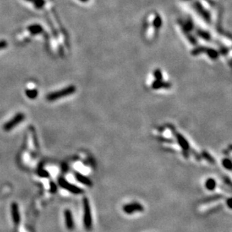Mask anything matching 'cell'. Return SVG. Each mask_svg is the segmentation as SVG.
Instances as JSON below:
<instances>
[{"label":"cell","mask_w":232,"mask_h":232,"mask_svg":"<svg viewBox=\"0 0 232 232\" xmlns=\"http://www.w3.org/2000/svg\"><path fill=\"white\" fill-rule=\"evenodd\" d=\"M162 24L163 21L159 14L153 11L149 13L144 25V34L146 40L149 41L155 40L162 29Z\"/></svg>","instance_id":"1"},{"label":"cell","mask_w":232,"mask_h":232,"mask_svg":"<svg viewBox=\"0 0 232 232\" xmlns=\"http://www.w3.org/2000/svg\"><path fill=\"white\" fill-rule=\"evenodd\" d=\"M152 77L154 80L151 84V88L152 89H168L170 87V84L168 81L164 80L165 74L164 72L159 69H155L152 73Z\"/></svg>","instance_id":"2"},{"label":"cell","mask_w":232,"mask_h":232,"mask_svg":"<svg viewBox=\"0 0 232 232\" xmlns=\"http://www.w3.org/2000/svg\"><path fill=\"white\" fill-rule=\"evenodd\" d=\"M76 92V87L74 85L68 86V87H65V88L60 89V90L55 91L49 93L46 97L48 102H54V101L57 100V99H62V98L67 97L72 95L73 93Z\"/></svg>","instance_id":"3"},{"label":"cell","mask_w":232,"mask_h":232,"mask_svg":"<svg viewBox=\"0 0 232 232\" xmlns=\"http://www.w3.org/2000/svg\"><path fill=\"white\" fill-rule=\"evenodd\" d=\"M83 206H84V228L87 231H90L92 227V218L89 200L87 198H84V199H83Z\"/></svg>","instance_id":"4"},{"label":"cell","mask_w":232,"mask_h":232,"mask_svg":"<svg viewBox=\"0 0 232 232\" xmlns=\"http://www.w3.org/2000/svg\"><path fill=\"white\" fill-rule=\"evenodd\" d=\"M58 183H59V186L63 188L64 189L67 190L68 192H71V193L74 194V195H80V194L84 193V190L83 189L69 183L63 177H59V180H58Z\"/></svg>","instance_id":"5"},{"label":"cell","mask_w":232,"mask_h":232,"mask_svg":"<svg viewBox=\"0 0 232 232\" xmlns=\"http://www.w3.org/2000/svg\"><path fill=\"white\" fill-rule=\"evenodd\" d=\"M25 119V115L23 113H18L17 114H16L11 120H9L8 122H6V124L3 126V129L6 132L11 130L12 129H14V127H16L17 125L19 123H21V122L24 120Z\"/></svg>","instance_id":"6"},{"label":"cell","mask_w":232,"mask_h":232,"mask_svg":"<svg viewBox=\"0 0 232 232\" xmlns=\"http://www.w3.org/2000/svg\"><path fill=\"white\" fill-rule=\"evenodd\" d=\"M144 210V206L138 202H132L127 204L122 207V210L127 214H132L135 212H143Z\"/></svg>","instance_id":"7"},{"label":"cell","mask_w":232,"mask_h":232,"mask_svg":"<svg viewBox=\"0 0 232 232\" xmlns=\"http://www.w3.org/2000/svg\"><path fill=\"white\" fill-rule=\"evenodd\" d=\"M174 136L176 137L177 143L180 146V147L183 150V152H185V154L188 153L189 150L190 149V145L189 144L188 140L181 134L179 133V132H174Z\"/></svg>","instance_id":"8"},{"label":"cell","mask_w":232,"mask_h":232,"mask_svg":"<svg viewBox=\"0 0 232 232\" xmlns=\"http://www.w3.org/2000/svg\"><path fill=\"white\" fill-rule=\"evenodd\" d=\"M65 221V225L67 229L72 231L74 228V219H73L72 213L69 209H66L64 211Z\"/></svg>","instance_id":"9"},{"label":"cell","mask_w":232,"mask_h":232,"mask_svg":"<svg viewBox=\"0 0 232 232\" xmlns=\"http://www.w3.org/2000/svg\"><path fill=\"white\" fill-rule=\"evenodd\" d=\"M74 177H75V179L79 183H82V184L89 187L92 186V180H91L89 177H86L85 175L79 173V172H76V173H74Z\"/></svg>","instance_id":"10"},{"label":"cell","mask_w":232,"mask_h":232,"mask_svg":"<svg viewBox=\"0 0 232 232\" xmlns=\"http://www.w3.org/2000/svg\"><path fill=\"white\" fill-rule=\"evenodd\" d=\"M11 214H12V219L14 224H19L20 221H21V216H20L18 205L15 202L12 203V204H11Z\"/></svg>","instance_id":"11"},{"label":"cell","mask_w":232,"mask_h":232,"mask_svg":"<svg viewBox=\"0 0 232 232\" xmlns=\"http://www.w3.org/2000/svg\"><path fill=\"white\" fill-rule=\"evenodd\" d=\"M28 30L29 31V32H30L31 34L37 35L42 32L43 28L42 26L39 24H32L28 27Z\"/></svg>","instance_id":"12"},{"label":"cell","mask_w":232,"mask_h":232,"mask_svg":"<svg viewBox=\"0 0 232 232\" xmlns=\"http://www.w3.org/2000/svg\"><path fill=\"white\" fill-rule=\"evenodd\" d=\"M205 187L209 191H213L216 187V182L214 179L209 178L205 182Z\"/></svg>","instance_id":"13"},{"label":"cell","mask_w":232,"mask_h":232,"mask_svg":"<svg viewBox=\"0 0 232 232\" xmlns=\"http://www.w3.org/2000/svg\"><path fill=\"white\" fill-rule=\"evenodd\" d=\"M26 1L33 3V6L37 9H41V8L44 7V5H45V1L44 0H26Z\"/></svg>","instance_id":"14"},{"label":"cell","mask_w":232,"mask_h":232,"mask_svg":"<svg viewBox=\"0 0 232 232\" xmlns=\"http://www.w3.org/2000/svg\"><path fill=\"white\" fill-rule=\"evenodd\" d=\"M26 95L30 99H35L37 98L38 95H39V92H38L37 89H26Z\"/></svg>","instance_id":"15"},{"label":"cell","mask_w":232,"mask_h":232,"mask_svg":"<svg viewBox=\"0 0 232 232\" xmlns=\"http://www.w3.org/2000/svg\"><path fill=\"white\" fill-rule=\"evenodd\" d=\"M201 156L203 157L204 159H206L207 161H208V162H210V163L214 164L215 162H216V161H215V159L213 158V157L212 156V155H210V154L208 152L205 151V150H204V151L202 152Z\"/></svg>","instance_id":"16"},{"label":"cell","mask_w":232,"mask_h":232,"mask_svg":"<svg viewBox=\"0 0 232 232\" xmlns=\"http://www.w3.org/2000/svg\"><path fill=\"white\" fill-rule=\"evenodd\" d=\"M222 164H223V167H224L225 169H227V170H231L232 169V162L230 159H228V158L224 159L223 160Z\"/></svg>","instance_id":"17"},{"label":"cell","mask_w":232,"mask_h":232,"mask_svg":"<svg viewBox=\"0 0 232 232\" xmlns=\"http://www.w3.org/2000/svg\"><path fill=\"white\" fill-rule=\"evenodd\" d=\"M38 174H39V176L43 177H49V174H48V172L45 170H40Z\"/></svg>","instance_id":"18"},{"label":"cell","mask_w":232,"mask_h":232,"mask_svg":"<svg viewBox=\"0 0 232 232\" xmlns=\"http://www.w3.org/2000/svg\"><path fill=\"white\" fill-rule=\"evenodd\" d=\"M8 42L6 40H1L0 41V50L5 49L7 47Z\"/></svg>","instance_id":"19"},{"label":"cell","mask_w":232,"mask_h":232,"mask_svg":"<svg viewBox=\"0 0 232 232\" xmlns=\"http://www.w3.org/2000/svg\"><path fill=\"white\" fill-rule=\"evenodd\" d=\"M57 190V186L54 183H51V192L53 193H55Z\"/></svg>","instance_id":"20"},{"label":"cell","mask_w":232,"mask_h":232,"mask_svg":"<svg viewBox=\"0 0 232 232\" xmlns=\"http://www.w3.org/2000/svg\"><path fill=\"white\" fill-rule=\"evenodd\" d=\"M226 203L227 204H228V207L230 209L232 208V205H231V198H228V199H227L226 200Z\"/></svg>","instance_id":"21"},{"label":"cell","mask_w":232,"mask_h":232,"mask_svg":"<svg viewBox=\"0 0 232 232\" xmlns=\"http://www.w3.org/2000/svg\"><path fill=\"white\" fill-rule=\"evenodd\" d=\"M78 1H80V2H83V3H87V2H88L89 0H78Z\"/></svg>","instance_id":"22"}]
</instances>
